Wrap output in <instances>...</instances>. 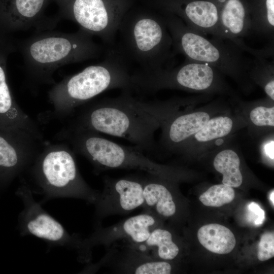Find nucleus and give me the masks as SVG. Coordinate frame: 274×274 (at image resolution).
<instances>
[{
  "label": "nucleus",
  "mask_w": 274,
  "mask_h": 274,
  "mask_svg": "<svg viewBox=\"0 0 274 274\" xmlns=\"http://www.w3.org/2000/svg\"><path fill=\"white\" fill-rule=\"evenodd\" d=\"M92 37L80 28L73 33L44 32L22 41L20 47L28 81L54 84L53 74L60 67L98 57L102 48Z\"/></svg>",
  "instance_id": "7ed1b4c3"
},
{
  "label": "nucleus",
  "mask_w": 274,
  "mask_h": 274,
  "mask_svg": "<svg viewBox=\"0 0 274 274\" xmlns=\"http://www.w3.org/2000/svg\"><path fill=\"white\" fill-rule=\"evenodd\" d=\"M249 210L257 216L254 221L255 225L258 226L262 224L265 219L264 211L255 202H251L248 205Z\"/></svg>",
  "instance_id": "bb28decb"
},
{
  "label": "nucleus",
  "mask_w": 274,
  "mask_h": 274,
  "mask_svg": "<svg viewBox=\"0 0 274 274\" xmlns=\"http://www.w3.org/2000/svg\"><path fill=\"white\" fill-rule=\"evenodd\" d=\"M75 153L64 142L44 143L27 171L34 187L33 193L43 195L41 204L56 198H74L94 204L100 191L92 188L82 177Z\"/></svg>",
  "instance_id": "39448f33"
},
{
  "label": "nucleus",
  "mask_w": 274,
  "mask_h": 274,
  "mask_svg": "<svg viewBox=\"0 0 274 274\" xmlns=\"http://www.w3.org/2000/svg\"><path fill=\"white\" fill-rule=\"evenodd\" d=\"M274 256V234L273 232H266L260 238L258 244L257 257L264 261Z\"/></svg>",
  "instance_id": "393cba45"
},
{
  "label": "nucleus",
  "mask_w": 274,
  "mask_h": 274,
  "mask_svg": "<svg viewBox=\"0 0 274 274\" xmlns=\"http://www.w3.org/2000/svg\"><path fill=\"white\" fill-rule=\"evenodd\" d=\"M44 144L27 131L0 126V189L28 170Z\"/></svg>",
  "instance_id": "f8f14e48"
},
{
  "label": "nucleus",
  "mask_w": 274,
  "mask_h": 274,
  "mask_svg": "<svg viewBox=\"0 0 274 274\" xmlns=\"http://www.w3.org/2000/svg\"><path fill=\"white\" fill-rule=\"evenodd\" d=\"M115 88L131 91V74L127 60L120 51L111 49L102 61L54 84L48 93L53 108L47 113V120L63 122L78 108L99 94Z\"/></svg>",
  "instance_id": "f03ea898"
},
{
  "label": "nucleus",
  "mask_w": 274,
  "mask_h": 274,
  "mask_svg": "<svg viewBox=\"0 0 274 274\" xmlns=\"http://www.w3.org/2000/svg\"><path fill=\"white\" fill-rule=\"evenodd\" d=\"M104 187L95 206V224L105 217L123 215L142 207L144 177L131 175L119 178L105 177Z\"/></svg>",
  "instance_id": "4468645a"
},
{
  "label": "nucleus",
  "mask_w": 274,
  "mask_h": 274,
  "mask_svg": "<svg viewBox=\"0 0 274 274\" xmlns=\"http://www.w3.org/2000/svg\"><path fill=\"white\" fill-rule=\"evenodd\" d=\"M131 92L124 90L117 97L84 104L65 120L64 126L123 138L150 158L157 154L154 134L159 124L136 104Z\"/></svg>",
  "instance_id": "f257e3e1"
},
{
  "label": "nucleus",
  "mask_w": 274,
  "mask_h": 274,
  "mask_svg": "<svg viewBox=\"0 0 274 274\" xmlns=\"http://www.w3.org/2000/svg\"><path fill=\"white\" fill-rule=\"evenodd\" d=\"M48 0H7L8 15L13 27L26 30L38 24Z\"/></svg>",
  "instance_id": "aec40b11"
},
{
  "label": "nucleus",
  "mask_w": 274,
  "mask_h": 274,
  "mask_svg": "<svg viewBox=\"0 0 274 274\" xmlns=\"http://www.w3.org/2000/svg\"><path fill=\"white\" fill-rule=\"evenodd\" d=\"M234 197L233 187L222 184L210 187L199 196V199L206 206L219 207L231 202Z\"/></svg>",
  "instance_id": "b1692460"
},
{
  "label": "nucleus",
  "mask_w": 274,
  "mask_h": 274,
  "mask_svg": "<svg viewBox=\"0 0 274 274\" xmlns=\"http://www.w3.org/2000/svg\"><path fill=\"white\" fill-rule=\"evenodd\" d=\"M249 75L255 85L260 86L266 97L274 101V63L261 57H254L252 59Z\"/></svg>",
  "instance_id": "5701e85b"
},
{
  "label": "nucleus",
  "mask_w": 274,
  "mask_h": 274,
  "mask_svg": "<svg viewBox=\"0 0 274 274\" xmlns=\"http://www.w3.org/2000/svg\"><path fill=\"white\" fill-rule=\"evenodd\" d=\"M55 139L67 143L75 154L87 159L96 175L124 169L144 171L163 178L175 175L174 170L153 161L138 147L119 144L97 132L63 126Z\"/></svg>",
  "instance_id": "423d86ee"
},
{
  "label": "nucleus",
  "mask_w": 274,
  "mask_h": 274,
  "mask_svg": "<svg viewBox=\"0 0 274 274\" xmlns=\"http://www.w3.org/2000/svg\"><path fill=\"white\" fill-rule=\"evenodd\" d=\"M197 237L200 243L209 251L226 254L235 247L236 240L227 227L216 223L205 225L199 228Z\"/></svg>",
  "instance_id": "412c9836"
},
{
  "label": "nucleus",
  "mask_w": 274,
  "mask_h": 274,
  "mask_svg": "<svg viewBox=\"0 0 274 274\" xmlns=\"http://www.w3.org/2000/svg\"><path fill=\"white\" fill-rule=\"evenodd\" d=\"M237 100L242 110L239 115L243 118L251 129L252 133L263 134L273 130V101L267 97L265 98L252 102Z\"/></svg>",
  "instance_id": "a211bd4d"
},
{
  "label": "nucleus",
  "mask_w": 274,
  "mask_h": 274,
  "mask_svg": "<svg viewBox=\"0 0 274 274\" xmlns=\"http://www.w3.org/2000/svg\"><path fill=\"white\" fill-rule=\"evenodd\" d=\"M215 149L217 153L214 157L213 166L222 175V184L234 188L241 186L244 178L238 149L231 145H223Z\"/></svg>",
  "instance_id": "6ab92c4d"
},
{
  "label": "nucleus",
  "mask_w": 274,
  "mask_h": 274,
  "mask_svg": "<svg viewBox=\"0 0 274 274\" xmlns=\"http://www.w3.org/2000/svg\"><path fill=\"white\" fill-rule=\"evenodd\" d=\"M273 147L274 141L273 135L270 137H267L262 143L261 146V150L263 156L269 161L273 162Z\"/></svg>",
  "instance_id": "a878e982"
},
{
  "label": "nucleus",
  "mask_w": 274,
  "mask_h": 274,
  "mask_svg": "<svg viewBox=\"0 0 274 274\" xmlns=\"http://www.w3.org/2000/svg\"><path fill=\"white\" fill-rule=\"evenodd\" d=\"M170 32L174 51L185 59L207 63L233 79L245 94L254 89L249 72L253 58L237 44L215 36L208 38L187 26L179 17L169 14L163 17Z\"/></svg>",
  "instance_id": "20e7f679"
},
{
  "label": "nucleus",
  "mask_w": 274,
  "mask_h": 274,
  "mask_svg": "<svg viewBox=\"0 0 274 274\" xmlns=\"http://www.w3.org/2000/svg\"><path fill=\"white\" fill-rule=\"evenodd\" d=\"M141 246L148 252L151 251L153 256L162 260H174L180 252L179 247L174 241L172 233L159 226L152 230L149 237Z\"/></svg>",
  "instance_id": "4be33fe9"
},
{
  "label": "nucleus",
  "mask_w": 274,
  "mask_h": 274,
  "mask_svg": "<svg viewBox=\"0 0 274 274\" xmlns=\"http://www.w3.org/2000/svg\"><path fill=\"white\" fill-rule=\"evenodd\" d=\"M245 126L246 122L238 114H217L185 144L177 155H187L194 151L208 150L219 139L229 137Z\"/></svg>",
  "instance_id": "2eb2a0df"
},
{
  "label": "nucleus",
  "mask_w": 274,
  "mask_h": 274,
  "mask_svg": "<svg viewBox=\"0 0 274 274\" xmlns=\"http://www.w3.org/2000/svg\"><path fill=\"white\" fill-rule=\"evenodd\" d=\"M158 225L157 216L148 212L130 217L107 227L101 226L100 224H95L94 230L91 234L80 240L76 250L78 260L81 263H89L94 247L102 245L107 247L119 240L142 244Z\"/></svg>",
  "instance_id": "9b49d317"
},
{
  "label": "nucleus",
  "mask_w": 274,
  "mask_h": 274,
  "mask_svg": "<svg viewBox=\"0 0 274 274\" xmlns=\"http://www.w3.org/2000/svg\"><path fill=\"white\" fill-rule=\"evenodd\" d=\"M122 245L116 243L107 247L103 257L96 263H88L81 271L90 273L101 266L109 267L119 273L169 274L172 270L170 264L156 259L139 244L123 241Z\"/></svg>",
  "instance_id": "ddd939ff"
},
{
  "label": "nucleus",
  "mask_w": 274,
  "mask_h": 274,
  "mask_svg": "<svg viewBox=\"0 0 274 274\" xmlns=\"http://www.w3.org/2000/svg\"><path fill=\"white\" fill-rule=\"evenodd\" d=\"M131 91L153 94L163 89H179L203 94L237 96L225 76L207 63L185 59L177 66L131 74Z\"/></svg>",
  "instance_id": "6e6552de"
},
{
  "label": "nucleus",
  "mask_w": 274,
  "mask_h": 274,
  "mask_svg": "<svg viewBox=\"0 0 274 274\" xmlns=\"http://www.w3.org/2000/svg\"><path fill=\"white\" fill-rule=\"evenodd\" d=\"M219 37L233 41L251 35L250 15L241 0H222Z\"/></svg>",
  "instance_id": "dca6fc26"
},
{
  "label": "nucleus",
  "mask_w": 274,
  "mask_h": 274,
  "mask_svg": "<svg viewBox=\"0 0 274 274\" xmlns=\"http://www.w3.org/2000/svg\"><path fill=\"white\" fill-rule=\"evenodd\" d=\"M144 177L142 207L145 212L156 216L171 218L177 212V206L171 190L163 178L146 173Z\"/></svg>",
  "instance_id": "f3484780"
},
{
  "label": "nucleus",
  "mask_w": 274,
  "mask_h": 274,
  "mask_svg": "<svg viewBox=\"0 0 274 274\" xmlns=\"http://www.w3.org/2000/svg\"><path fill=\"white\" fill-rule=\"evenodd\" d=\"M62 15L77 23L80 28L112 45L123 18L122 8L106 0H57Z\"/></svg>",
  "instance_id": "9d476101"
},
{
  "label": "nucleus",
  "mask_w": 274,
  "mask_h": 274,
  "mask_svg": "<svg viewBox=\"0 0 274 274\" xmlns=\"http://www.w3.org/2000/svg\"><path fill=\"white\" fill-rule=\"evenodd\" d=\"M273 197H274V191L273 190H272V191L270 193V199L272 203V206H274V199H273Z\"/></svg>",
  "instance_id": "cd10ccee"
},
{
  "label": "nucleus",
  "mask_w": 274,
  "mask_h": 274,
  "mask_svg": "<svg viewBox=\"0 0 274 274\" xmlns=\"http://www.w3.org/2000/svg\"><path fill=\"white\" fill-rule=\"evenodd\" d=\"M16 195L21 200L23 209L18 215V229L21 236L31 235L45 241L50 247H65L76 250L81 237L70 234L62 225L37 201L26 181L21 178Z\"/></svg>",
  "instance_id": "1a4fd4ad"
},
{
  "label": "nucleus",
  "mask_w": 274,
  "mask_h": 274,
  "mask_svg": "<svg viewBox=\"0 0 274 274\" xmlns=\"http://www.w3.org/2000/svg\"><path fill=\"white\" fill-rule=\"evenodd\" d=\"M119 50L125 58L140 66V70L153 71L174 66L173 40L163 17L141 14L123 17L118 31Z\"/></svg>",
  "instance_id": "0eeeda50"
}]
</instances>
